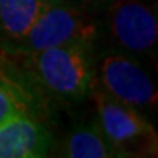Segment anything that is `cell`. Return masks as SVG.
I'll use <instances>...</instances> for the list:
<instances>
[{"label": "cell", "instance_id": "6da1fadb", "mask_svg": "<svg viewBox=\"0 0 158 158\" xmlns=\"http://www.w3.org/2000/svg\"><path fill=\"white\" fill-rule=\"evenodd\" d=\"M2 56L47 106L50 114L63 106H74L89 100L94 89L95 45L71 44Z\"/></svg>", "mask_w": 158, "mask_h": 158}, {"label": "cell", "instance_id": "7a4b0ae2", "mask_svg": "<svg viewBox=\"0 0 158 158\" xmlns=\"http://www.w3.org/2000/svg\"><path fill=\"white\" fill-rule=\"evenodd\" d=\"M97 21L95 47H106L148 63L156 61L158 18L155 0H90Z\"/></svg>", "mask_w": 158, "mask_h": 158}, {"label": "cell", "instance_id": "3957f363", "mask_svg": "<svg viewBox=\"0 0 158 158\" xmlns=\"http://www.w3.org/2000/svg\"><path fill=\"white\" fill-rule=\"evenodd\" d=\"M97 39L98 29L90 0H48L27 32L0 53H32L71 44L95 45Z\"/></svg>", "mask_w": 158, "mask_h": 158}, {"label": "cell", "instance_id": "277c9868", "mask_svg": "<svg viewBox=\"0 0 158 158\" xmlns=\"http://www.w3.org/2000/svg\"><path fill=\"white\" fill-rule=\"evenodd\" d=\"M95 87L148 119L156 114L158 90L148 63L106 47H95Z\"/></svg>", "mask_w": 158, "mask_h": 158}, {"label": "cell", "instance_id": "5b68a950", "mask_svg": "<svg viewBox=\"0 0 158 158\" xmlns=\"http://www.w3.org/2000/svg\"><path fill=\"white\" fill-rule=\"evenodd\" d=\"M89 100L97 123L118 153V158L156 155L158 137L152 119L132 106L106 95L95 85Z\"/></svg>", "mask_w": 158, "mask_h": 158}, {"label": "cell", "instance_id": "8992f818", "mask_svg": "<svg viewBox=\"0 0 158 158\" xmlns=\"http://www.w3.org/2000/svg\"><path fill=\"white\" fill-rule=\"evenodd\" d=\"M55 134L37 116H15L0 123V158L52 156Z\"/></svg>", "mask_w": 158, "mask_h": 158}, {"label": "cell", "instance_id": "52a82bcc", "mask_svg": "<svg viewBox=\"0 0 158 158\" xmlns=\"http://www.w3.org/2000/svg\"><path fill=\"white\" fill-rule=\"evenodd\" d=\"M55 156L66 158H118L100 129L94 111L87 119L74 121L61 137L55 135Z\"/></svg>", "mask_w": 158, "mask_h": 158}, {"label": "cell", "instance_id": "ba28073f", "mask_svg": "<svg viewBox=\"0 0 158 158\" xmlns=\"http://www.w3.org/2000/svg\"><path fill=\"white\" fill-rule=\"evenodd\" d=\"M23 114L42 118L47 123L52 116L29 85L0 55V123Z\"/></svg>", "mask_w": 158, "mask_h": 158}, {"label": "cell", "instance_id": "9c48e42d", "mask_svg": "<svg viewBox=\"0 0 158 158\" xmlns=\"http://www.w3.org/2000/svg\"><path fill=\"white\" fill-rule=\"evenodd\" d=\"M48 0H0V52L27 32Z\"/></svg>", "mask_w": 158, "mask_h": 158}]
</instances>
